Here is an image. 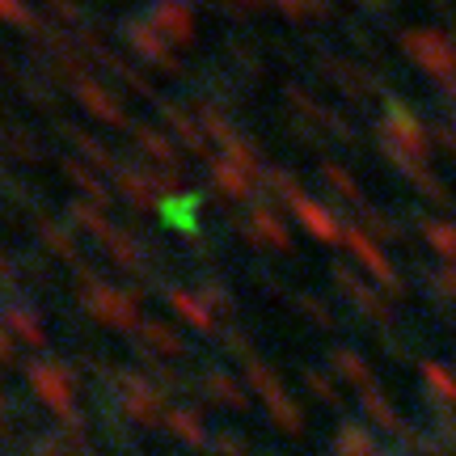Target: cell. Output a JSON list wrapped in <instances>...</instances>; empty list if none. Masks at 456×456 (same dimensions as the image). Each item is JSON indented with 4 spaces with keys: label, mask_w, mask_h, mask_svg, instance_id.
<instances>
[{
    "label": "cell",
    "mask_w": 456,
    "mask_h": 456,
    "mask_svg": "<svg viewBox=\"0 0 456 456\" xmlns=\"http://www.w3.org/2000/svg\"><path fill=\"white\" fill-rule=\"evenodd\" d=\"M402 47L410 51V60L414 64H423L431 77H440V81H448L456 72V51L452 43L444 38V34L436 30H410L406 38H402Z\"/></svg>",
    "instance_id": "cell-1"
},
{
    "label": "cell",
    "mask_w": 456,
    "mask_h": 456,
    "mask_svg": "<svg viewBox=\"0 0 456 456\" xmlns=\"http://www.w3.org/2000/svg\"><path fill=\"white\" fill-rule=\"evenodd\" d=\"M85 309L94 313L98 322H106V326H135V322H140L135 300H131L127 292H118V288H106V283H94V288H89Z\"/></svg>",
    "instance_id": "cell-2"
},
{
    "label": "cell",
    "mask_w": 456,
    "mask_h": 456,
    "mask_svg": "<svg viewBox=\"0 0 456 456\" xmlns=\"http://www.w3.org/2000/svg\"><path fill=\"white\" fill-rule=\"evenodd\" d=\"M127 43L135 47V55H140V60H148V64H157V68H174V64H178V60H174V51H169V38L152 26V17L131 21V26H127Z\"/></svg>",
    "instance_id": "cell-3"
},
{
    "label": "cell",
    "mask_w": 456,
    "mask_h": 456,
    "mask_svg": "<svg viewBox=\"0 0 456 456\" xmlns=\"http://www.w3.org/2000/svg\"><path fill=\"white\" fill-rule=\"evenodd\" d=\"M152 26L169 38V43H191L195 38V13L186 0H157L152 4Z\"/></svg>",
    "instance_id": "cell-4"
},
{
    "label": "cell",
    "mask_w": 456,
    "mask_h": 456,
    "mask_svg": "<svg viewBox=\"0 0 456 456\" xmlns=\"http://www.w3.org/2000/svg\"><path fill=\"white\" fill-rule=\"evenodd\" d=\"M245 232H249V241L262 245V249H292L288 224H283L275 212H266V208H254V212L245 216Z\"/></svg>",
    "instance_id": "cell-5"
},
{
    "label": "cell",
    "mask_w": 456,
    "mask_h": 456,
    "mask_svg": "<svg viewBox=\"0 0 456 456\" xmlns=\"http://www.w3.org/2000/svg\"><path fill=\"white\" fill-rule=\"evenodd\" d=\"M342 241H346V249H351V254H355V258L363 262V266H368V271H372L376 279H385V283H393V279H397L393 262L385 258V249H380V245H376L372 237H368V232L351 228V232H342Z\"/></svg>",
    "instance_id": "cell-6"
},
{
    "label": "cell",
    "mask_w": 456,
    "mask_h": 456,
    "mask_svg": "<svg viewBox=\"0 0 456 456\" xmlns=\"http://www.w3.org/2000/svg\"><path fill=\"white\" fill-rule=\"evenodd\" d=\"M292 216L300 220V224L309 228L317 241H338L342 237V228H338V220L322 208V203H313V199H305V195H296L292 199Z\"/></svg>",
    "instance_id": "cell-7"
},
{
    "label": "cell",
    "mask_w": 456,
    "mask_h": 456,
    "mask_svg": "<svg viewBox=\"0 0 456 456\" xmlns=\"http://www.w3.org/2000/svg\"><path fill=\"white\" fill-rule=\"evenodd\" d=\"M135 144H140V152H144L148 161L165 174V182H178V152H174V144L165 140L161 131L140 127V131H135Z\"/></svg>",
    "instance_id": "cell-8"
},
{
    "label": "cell",
    "mask_w": 456,
    "mask_h": 456,
    "mask_svg": "<svg viewBox=\"0 0 456 456\" xmlns=\"http://www.w3.org/2000/svg\"><path fill=\"white\" fill-rule=\"evenodd\" d=\"M77 102H81L94 118H102V123H123V118H127V114H123V106H118V102H114L98 81H89V77H81V81H77Z\"/></svg>",
    "instance_id": "cell-9"
},
{
    "label": "cell",
    "mask_w": 456,
    "mask_h": 456,
    "mask_svg": "<svg viewBox=\"0 0 456 456\" xmlns=\"http://www.w3.org/2000/svg\"><path fill=\"white\" fill-rule=\"evenodd\" d=\"M212 182L224 191L228 199H245L249 191H254V178H249L245 169H237L232 161H224V157H220V161H212Z\"/></svg>",
    "instance_id": "cell-10"
},
{
    "label": "cell",
    "mask_w": 456,
    "mask_h": 456,
    "mask_svg": "<svg viewBox=\"0 0 456 456\" xmlns=\"http://www.w3.org/2000/svg\"><path fill=\"white\" fill-rule=\"evenodd\" d=\"M169 305H174V309H178L191 326H199V330H212L216 326L212 313L203 309V300H199L195 292H186V288H174V292H169Z\"/></svg>",
    "instance_id": "cell-11"
},
{
    "label": "cell",
    "mask_w": 456,
    "mask_h": 456,
    "mask_svg": "<svg viewBox=\"0 0 456 456\" xmlns=\"http://www.w3.org/2000/svg\"><path fill=\"white\" fill-rule=\"evenodd\" d=\"M114 178H118V186H123V195L131 199V203H140V208H152L157 203V191H152V182L144 178V174H135V169H114Z\"/></svg>",
    "instance_id": "cell-12"
},
{
    "label": "cell",
    "mask_w": 456,
    "mask_h": 456,
    "mask_svg": "<svg viewBox=\"0 0 456 456\" xmlns=\"http://www.w3.org/2000/svg\"><path fill=\"white\" fill-rule=\"evenodd\" d=\"M169 123H174V131H178V140L191 152H208V140H203V131L195 127V118L191 114H182V110H169Z\"/></svg>",
    "instance_id": "cell-13"
},
{
    "label": "cell",
    "mask_w": 456,
    "mask_h": 456,
    "mask_svg": "<svg viewBox=\"0 0 456 456\" xmlns=\"http://www.w3.org/2000/svg\"><path fill=\"white\" fill-rule=\"evenodd\" d=\"M68 174H72V182H77V186H81L94 203H106V186L98 182V174H94V169H81L77 161H68Z\"/></svg>",
    "instance_id": "cell-14"
},
{
    "label": "cell",
    "mask_w": 456,
    "mask_h": 456,
    "mask_svg": "<svg viewBox=\"0 0 456 456\" xmlns=\"http://www.w3.org/2000/svg\"><path fill=\"white\" fill-rule=\"evenodd\" d=\"M427 241L436 245L444 258H456V228L452 224H427Z\"/></svg>",
    "instance_id": "cell-15"
},
{
    "label": "cell",
    "mask_w": 456,
    "mask_h": 456,
    "mask_svg": "<svg viewBox=\"0 0 456 456\" xmlns=\"http://www.w3.org/2000/svg\"><path fill=\"white\" fill-rule=\"evenodd\" d=\"M322 174L330 178L334 195H342V199H359V186H355V178H351L346 169H338V165H322Z\"/></svg>",
    "instance_id": "cell-16"
},
{
    "label": "cell",
    "mask_w": 456,
    "mask_h": 456,
    "mask_svg": "<svg viewBox=\"0 0 456 456\" xmlns=\"http://www.w3.org/2000/svg\"><path fill=\"white\" fill-rule=\"evenodd\" d=\"M4 322H9V326H13V334H21V338H30V342L43 338V330L34 326L38 317H34V313H26V309H9V317H4Z\"/></svg>",
    "instance_id": "cell-17"
},
{
    "label": "cell",
    "mask_w": 456,
    "mask_h": 456,
    "mask_svg": "<svg viewBox=\"0 0 456 456\" xmlns=\"http://www.w3.org/2000/svg\"><path fill=\"white\" fill-rule=\"evenodd\" d=\"M38 232H43V241L47 245H55V254H60V258H72V254H77V245L68 241V232L60 224H43Z\"/></svg>",
    "instance_id": "cell-18"
},
{
    "label": "cell",
    "mask_w": 456,
    "mask_h": 456,
    "mask_svg": "<svg viewBox=\"0 0 456 456\" xmlns=\"http://www.w3.org/2000/svg\"><path fill=\"white\" fill-rule=\"evenodd\" d=\"M0 21H17V26H34L30 9L21 0H0Z\"/></svg>",
    "instance_id": "cell-19"
},
{
    "label": "cell",
    "mask_w": 456,
    "mask_h": 456,
    "mask_svg": "<svg viewBox=\"0 0 456 456\" xmlns=\"http://www.w3.org/2000/svg\"><path fill=\"white\" fill-rule=\"evenodd\" d=\"M275 4H279V9H283L288 17H305V13H313V9H317L322 0H275Z\"/></svg>",
    "instance_id": "cell-20"
},
{
    "label": "cell",
    "mask_w": 456,
    "mask_h": 456,
    "mask_svg": "<svg viewBox=\"0 0 456 456\" xmlns=\"http://www.w3.org/2000/svg\"><path fill=\"white\" fill-rule=\"evenodd\" d=\"M144 338L148 342H161V346H174V338H169L161 326H144Z\"/></svg>",
    "instance_id": "cell-21"
},
{
    "label": "cell",
    "mask_w": 456,
    "mask_h": 456,
    "mask_svg": "<svg viewBox=\"0 0 456 456\" xmlns=\"http://www.w3.org/2000/svg\"><path fill=\"white\" fill-rule=\"evenodd\" d=\"M0 355H4V342H0Z\"/></svg>",
    "instance_id": "cell-22"
}]
</instances>
